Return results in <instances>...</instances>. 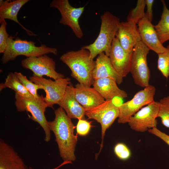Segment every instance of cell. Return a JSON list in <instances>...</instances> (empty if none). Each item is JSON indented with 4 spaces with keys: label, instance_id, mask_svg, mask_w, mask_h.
I'll return each instance as SVG.
<instances>
[{
    "label": "cell",
    "instance_id": "6da1fadb",
    "mask_svg": "<svg viewBox=\"0 0 169 169\" xmlns=\"http://www.w3.org/2000/svg\"><path fill=\"white\" fill-rule=\"evenodd\" d=\"M54 113V120L48 123L50 131L55 135L60 155L64 161H74L78 141L77 135L74 134L75 127L71 119L61 107L55 110Z\"/></svg>",
    "mask_w": 169,
    "mask_h": 169
},
{
    "label": "cell",
    "instance_id": "7a4b0ae2",
    "mask_svg": "<svg viewBox=\"0 0 169 169\" xmlns=\"http://www.w3.org/2000/svg\"><path fill=\"white\" fill-rule=\"evenodd\" d=\"M60 59L69 67L71 76L79 83L91 87L94 80L92 74L95 62L90 58L89 51L81 48L79 50L63 54Z\"/></svg>",
    "mask_w": 169,
    "mask_h": 169
},
{
    "label": "cell",
    "instance_id": "3957f363",
    "mask_svg": "<svg viewBox=\"0 0 169 169\" xmlns=\"http://www.w3.org/2000/svg\"><path fill=\"white\" fill-rule=\"evenodd\" d=\"M101 20L99 34L94 42L81 48L88 50L93 59L104 52L109 57L113 41L116 37L120 19L108 11L100 16Z\"/></svg>",
    "mask_w": 169,
    "mask_h": 169
},
{
    "label": "cell",
    "instance_id": "277c9868",
    "mask_svg": "<svg viewBox=\"0 0 169 169\" xmlns=\"http://www.w3.org/2000/svg\"><path fill=\"white\" fill-rule=\"evenodd\" d=\"M57 53L56 48L49 47L45 44L36 46L33 41L23 40L11 36L8 39L7 47L1 61L3 64H5L14 60L19 55H24L27 58H30L38 57L49 53L57 55Z\"/></svg>",
    "mask_w": 169,
    "mask_h": 169
},
{
    "label": "cell",
    "instance_id": "5b68a950",
    "mask_svg": "<svg viewBox=\"0 0 169 169\" xmlns=\"http://www.w3.org/2000/svg\"><path fill=\"white\" fill-rule=\"evenodd\" d=\"M44 97L42 95L39 98H28L15 93V105L18 111H26L31 113L30 119L38 123L42 127L45 134L44 140L48 142L51 138V131L45 112L46 108L49 106L44 100Z\"/></svg>",
    "mask_w": 169,
    "mask_h": 169
},
{
    "label": "cell",
    "instance_id": "8992f818",
    "mask_svg": "<svg viewBox=\"0 0 169 169\" xmlns=\"http://www.w3.org/2000/svg\"><path fill=\"white\" fill-rule=\"evenodd\" d=\"M149 50L141 41H140L133 48L131 60L130 72L134 82L144 88L149 84L151 76L147 61Z\"/></svg>",
    "mask_w": 169,
    "mask_h": 169
},
{
    "label": "cell",
    "instance_id": "52a82bcc",
    "mask_svg": "<svg viewBox=\"0 0 169 169\" xmlns=\"http://www.w3.org/2000/svg\"><path fill=\"white\" fill-rule=\"evenodd\" d=\"M119 113V106L115 104L112 100H105L98 106L86 110L85 115L88 118L95 120L101 126V141L99 151L96 155V158L97 157L103 148L106 130L118 118Z\"/></svg>",
    "mask_w": 169,
    "mask_h": 169
},
{
    "label": "cell",
    "instance_id": "ba28073f",
    "mask_svg": "<svg viewBox=\"0 0 169 169\" xmlns=\"http://www.w3.org/2000/svg\"><path fill=\"white\" fill-rule=\"evenodd\" d=\"M156 90L155 87L149 84L137 92L131 100L121 104L118 123H127L130 118L141 108L154 101Z\"/></svg>",
    "mask_w": 169,
    "mask_h": 169
},
{
    "label": "cell",
    "instance_id": "9c48e42d",
    "mask_svg": "<svg viewBox=\"0 0 169 169\" xmlns=\"http://www.w3.org/2000/svg\"><path fill=\"white\" fill-rule=\"evenodd\" d=\"M50 7L56 8L60 12V23L69 26L77 38H81L83 37L79 19L84 11L85 6L75 8L70 4L68 0H54L50 3Z\"/></svg>",
    "mask_w": 169,
    "mask_h": 169
},
{
    "label": "cell",
    "instance_id": "30bf717a",
    "mask_svg": "<svg viewBox=\"0 0 169 169\" xmlns=\"http://www.w3.org/2000/svg\"><path fill=\"white\" fill-rule=\"evenodd\" d=\"M33 83L40 85L45 91L46 95L44 99L49 107L52 108L54 105L58 104L62 100L67 86L71 83L68 78H61L53 81L43 77L33 76L29 78Z\"/></svg>",
    "mask_w": 169,
    "mask_h": 169
},
{
    "label": "cell",
    "instance_id": "8fae6325",
    "mask_svg": "<svg viewBox=\"0 0 169 169\" xmlns=\"http://www.w3.org/2000/svg\"><path fill=\"white\" fill-rule=\"evenodd\" d=\"M160 105L159 101H154L141 108L129 119L127 123L130 128L143 132L156 127Z\"/></svg>",
    "mask_w": 169,
    "mask_h": 169
},
{
    "label": "cell",
    "instance_id": "7c38bea8",
    "mask_svg": "<svg viewBox=\"0 0 169 169\" xmlns=\"http://www.w3.org/2000/svg\"><path fill=\"white\" fill-rule=\"evenodd\" d=\"M21 65L23 68L31 70L34 76L43 77L45 75L54 80L64 78V75L56 71L55 62L46 54L27 58L21 61Z\"/></svg>",
    "mask_w": 169,
    "mask_h": 169
},
{
    "label": "cell",
    "instance_id": "4fadbf2b",
    "mask_svg": "<svg viewBox=\"0 0 169 169\" xmlns=\"http://www.w3.org/2000/svg\"><path fill=\"white\" fill-rule=\"evenodd\" d=\"M133 51L128 52L121 46L116 37L112 42L109 55L111 63L118 74L122 78L130 72Z\"/></svg>",
    "mask_w": 169,
    "mask_h": 169
},
{
    "label": "cell",
    "instance_id": "5bb4252c",
    "mask_svg": "<svg viewBox=\"0 0 169 169\" xmlns=\"http://www.w3.org/2000/svg\"><path fill=\"white\" fill-rule=\"evenodd\" d=\"M137 24L141 41L149 50L153 51L158 54L166 51V47L160 42L154 26L149 20L146 13Z\"/></svg>",
    "mask_w": 169,
    "mask_h": 169
},
{
    "label": "cell",
    "instance_id": "9a60e30c",
    "mask_svg": "<svg viewBox=\"0 0 169 169\" xmlns=\"http://www.w3.org/2000/svg\"><path fill=\"white\" fill-rule=\"evenodd\" d=\"M116 37L122 47L129 52L133 51L135 46L141 41L136 24L131 21L120 22Z\"/></svg>",
    "mask_w": 169,
    "mask_h": 169
},
{
    "label": "cell",
    "instance_id": "2e32d148",
    "mask_svg": "<svg viewBox=\"0 0 169 169\" xmlns=\"http://www.w3.org/2000/svg\"><path fill=\"white\" fill-rule=\"evenodd\" d=\"M58 104L71 119H85L86 110L76 99L74 87L71 83L67 86L63 98Z\"/></svg>",
    "mask_w": 169,
    "mask_h": 169
},
{
    "label": "cell",
    "instance_id": "e0dca14e",
    "mask_svg": "<svg viewBox=\"0 0 169 169\" xmlns=\"http://www.w3.org/2000/svg\"><path fill=\"white\" fill-rule=\"evenodd\" d=\"M74 93L77 100L86 110L96 107L105 101L93 87L79 83L75 85Z\"/></svg>",
    "mask_w": 169,
    "mask_h": 169
},
{
    "label": "cell",
    "instance_id": "ac0fdd59",
    "mask_svg": "<svg viewBox=\"0 0 169 169\" xmlns=\"http://www.w3.org/2000/svg\"><path fill=\"white\" fill-rule=\"evenodd\" d=\"M95 62L92 74L93 80L108 78L114 80L118 84L122 83L123 78L115 71L109 57L104 53H102L98 55Z\"/></svg>",
    "mask_w": 169,
    "mask_h": 169
},
{
    "label": "cell",
    "instance_id": "d6986e66",
    "mask_svg": "<svg viewBox=\"0 0 169 169\" xmlns=\"http://www.w3.org/2000/svg\"><path fill=\"white\" fill-rule=\"evenodd\" d=\"M10 145L0 141V169H30Z\"/></svg>",
    "mask_w": 169,
    "mask_h": 169
},
{
    "label": "cell",
    "instance_id": "ffe728a7",
    "mask_svg": "<svg viewBox=\"0 0 169 169\" xmlns=\"http://www.w3.org/2000/svg\"><path fill=\"white\" fill-rule=\"evenodd\" d=\"M117 84L112 79L104 78L94 80L92 85L105 100H112L115 97L122 98L127 97L126 92L120 89Z\"/></svg>",
    "mask_w": 169,
    "mask_h": 169
},
{
    "label": "cell",
    "instance_id": "44dd1931",
    "mask_svg": "<svg viewBox=\"0 0 169 169\" xmlns=\"http://www.w3.org/2000/svg\"><path fill=\"white\" fill-rule=\"evenodd\" d=\"M29 0H16L13 1L6 0L0 1V21L5 19L13 20L19 24L29 36H36L31 31L25 28L21 24L17 18L18 12L21 8Z\"/></svg>",
    "mask_w": 169,
    "mask_h": 169
},
{
    "label": "cell",
    "instance_id": "7402d4cb",
    "mask_svg": "<svg viewBox=\"0 0 169 169\" xmlns=\"http://www.w3.org/2000/svg\"><path fill=\"white\" fill-rule=\"evenodd\" d=\"M163 9L161 18L154 26L159 39L162 44L169 40V9L164 0H161Z\"/></svg>",
    "mask_w": 169,
    "mask_h": 169
},
{
    "label": "cell",
    "instance_id": "603a6c76",
    "mask_svg": "<svg viewBox=\"0 0 169 169\" xmlns=\"http://www.w3.org/2000/svg\"><path fill=\"white\" fill-rule=\"evenodd\" d=\"M6 88H9L15 93L24 97H34L22 84L14 73H9L5 79V82L0 84V91Z\"/></svg>",
    "mask_w": 169,
    "mask_h": 169
},
{
    "label": "cell",
    "instance_id": "cb8c5ba5",
    "mask_svg": "<svg viewBox=\"0 0 169 169\" xmlns=\"http://www.w3.org/2000/svg\"><path fill=\"white\" fill-rule=\"evenodd\" d=\"M146 6L145 0H138L136 7L130 11L127 17V21L137 24L145 15L144 9Z\"/></svg>",
    "mask_w": 169,
    "mask_h": 169
},
{
    "label": "cell",
    "instance_id": "d4e9b609",
    "mask_svg": "<svg viewBox=\"0 0 169 169\" xmlns=\"http://www.w3.org/2000/svg\"><path fill=\"white\" fill-rule=\"evenodd\" d=\"M14 73L22 84L32 95L38 98L42 96V95H39L37 93L38 90H43V87L40 85L36 84L29 80L26 76L20 72H15Z\"/></svg>",
    "mask_w": 169,
    "mask_h": 169
},
{
    "label": "cell",
    "instance_id": "484cf974",
    "mask_svg": "<svg viewBox=\"0 0 169 169\" xmlns=\"http://www.w3.org/2000/svg\"><path fill=\"white\" fill-rule=\"evenodd\" d=\"M166 51L158 54L157 68L166 79L169 77V45Z\"/></svg>",
    "mask_w": 169,
    "mask_h": 169
},
{
    "label": "cell",
    "instance_id": "4316f807",
    "mask_svg": "<svg viewBox=\"0 0 169 169\" xmlns=\"http://www.w3.org/2000/svg\"><path fill=\"white\" fill-rule=\"evenodd\" d=\"M157 117L161 118L162 124L169 128V96L160 100Z\"/></svg>",
    "mask_w": 169,
    "mask_h": 169
},
{
    "label": "cell",
    "instance_id": "83f0119b",
    "mask_svg": "<svg viewBox=\"0 0 169 169\" xmlns=\"http://www.w3.org/2000/svg\"><path fill=\"white\" fill-rule=\"evenodd\" d=\"M114 152L120 160L125 161L129 159L131 156V152L129 147L124 143L119 142L114 146Z\"/></svg>",
    "mask_w": 169,
    "mask_h": 169
},
{
    "label": "cell",
    "instance_id": "f1b7e54d",
    "mask_svg": "<svg viewBox=\"0 0 169 169\" xmlns=\"http://www.w3.org/2000/svg\"><path fill=\"white\" fill-rule=\"evenodd\" d=\"M0 53H3L5 50L7 40L9 37L6 30L7 23L5 20L0 21Z\"/></svg>",
    "mask_w": 169,
    "mask_h": 169
},
{
    "label": "cell",
    "instance_id": "f546056e",
    "mask_svg": "<svg viewBox=\"0 0 169 169\" xmlns=\"http://www.w3.org/2000/svg\"><path fill=\"white\" fill-rule=\"evenodd\" d=\"M91 127L90 122L84 119H79L76 126L77 134L80 136H85L90 132Z\"/></svg>",
    "mask_w": 169,
    "mask_h": 169
},
{
    "label": "cell",
    "instance_id": "4dcf8cb0",
    "mask_svg": "<svg viewBox=\"0 0 169 169\" xmlns=\"http://www.w3.org/2000/svg\"><path fill=\"white\" fill-rule=\"evenodd\" d=\"M148 132L159 137L169 146V135L162 132L157 127L150 129Z\"/></svg>",
    "mask_w": 169,
    "mask_h": 169
},
{
    "label": "cell",
    "instance_id": "1f68e13d",
    "mask_svg": "<svg viewBox=\"0 0 169 169\" xmlns=\"http://www.w3.org/2000/svg\"><path fill=\"white\" fill-rule=\"evenodd\" d=\"M145 1L147 8L146 13H145L149 20L151 22L153 17L152 8L154 0H145Z\"/></svg>",
    "mask_w": 169,
    "mask_h": 169
},
{
    "label": "cell",
    "instance_id": "d6a6232c",
    "mask_svg": "<svg viewBox=\"0 0 169 169\" xmlns=\"http://www.w3.org/2000/svg\"><path fill=\"white\" fill-rule=\"evenodd\" d=\"M72 163V162L69 161H64L61 164L59 165V166H58L57 167L54 168L52 169H58L60 167L62 166L68 164ZM30 169H33L31 168Z\"/></svg>",
    "mask_w": 169,
    "mask_h": 169
}]
</instances>
